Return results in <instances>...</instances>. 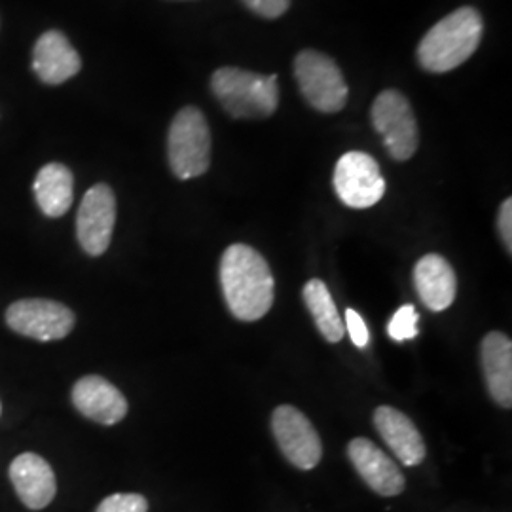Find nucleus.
<instances>
[{
	"mask_svg": "<svg viewBox=\"0 0 512 512\" xmlns=\"http://www.w3.org/2000/svg\"><path fill=\"white\" fill-rule=\"evenodd\" d=\"M116 224V198L109 184L92 186L80 203L76 217V238L84 253L101 256L109 249Z\"/></svg>",
	"mask_w": 512,
	"mask_h": 512,
	"instance_id": "10",
	"label": "nucleus"
},
{
	"mask_svg": "<svg viewBox=\"0 0 512 512\" xmlns=\"http://www.w3.org/2000/svg\"><path fill=\"white\" fill-rule=\"evenodd\" d=\"M374 425L404 467H416L427 456V448L418 427L401 410L393 406L376 408Z\"/></svg>",
	"mask_w": 512,
	"mask_h": 512,
	"instance_id": "15",
	"label": "nucleus"
},
{
	"mask_svg": "<svg viewBox=\"0 0 512 512\" xmlns=\"http://www.w3.org/2000/svg\"><path fill=\"white\" fill-rule=\"evenodd\" d=\"M334 192L351 209H368L384 198V175L378 162L359 150L346 152L334 167Z\"/></svg>",
	"mask_w": 512,
	"mask_h": 512,
	"instance_id": "7",
	"label": "nucleus"
},
{
	"mask_svg": "<svg viewBox=\"0 0 512 512\" xmlns=\"http://www.w3.org/2000/svg\"><path fill=\"white\" fill-rule=\"evenodd\" d=\"M211 92L220 107L238 120L270 118L279 107L277 74L222 67L211 76Z\"/></svg>",
	"mask_w": 512,
	"mask_h": 512,
	"instance_id": "3",
	"label": "nucleus"
},
{
	"mask_svg": "<svg viewBox=\"0 0 512 512\" xmlns=\"http://www.w3.org/2000/svg\"><path fill=\"white\" fill-rule=\"evenodd\" d=\"M484 35V19L473 6H461L433 25L421 38L416 57L431 74L454 71L475 55Z\"/></svg>",
	"mask_w": 512,
	"mask_h": 512,
	"instance_id": "2",
	"label": "nucleus"
},
{
	"mask_svg": "<svg viewBox=\"0 0 512 512\" xmlns=\"http://www.w3.org/2000/svg\"><path fill=\"white\" fill-rule=\"evenodd\" d=\"M370 118L393 160L406 162L416 154L420 147V129L404 93L391 88L384 90L374 99Z\"/></svg>",
	"mask_w": 512,
	"mask_h": 512,
	"instance_id": "6",
	"label": "nucleus"
},
{
	"mask_svg": "<svg viewBox=\"0 0 512 512\" xmlns=\"http://www.w3.org/2000/svg\"><path fill=\"white\" fill-rule=\"evenodd\" d=\"M344 327L348 329L349 338H351V342L357 346L359 349H365L368 346V342H370V334H368V329H366L365 321H363V317L357 313L355 310H346V321H344Z\"/></svg>",
	"mask_w": 512,
	"mask_h": 512,
	"instance_id": "23",
	"label": "nucleus"
},
{
	"mask_svg": "<svg viewBox=\"0 0 512 512\" xmlns=\"http://www.w3.org/2000/svg\"><path fill=\"white\" fill-rule=\"evenodd\" d=\"M414 285L423 306L431 311L448 310L458 293L456 272L440 255L421 256L414 268Z\"/></svg>",
	"mask_w": 512,
	"mask_h": 512,
	"instance_id": "16",
	"label": "nucleus"
},
{
	"mask_svg": "<svg viewBox=\"0 0 512 512\" xmlns=\"http://www.w3.org/2000/svg\"><path fill=\"white\" fill-rule=\"evenodd\" d=\"M294 78L308 105L319 112L334 114L346 109L349 88L342 69L327 54L302 50L294 57Z\"/></svg>",
	"mask_w": 512,
	"mask_h": 512,
	"instance_id": "5",
	"label": "nucleus"
},
{
	"mask_svg": "<svg viewBox=\"0 0 512 512\" xmlns=\"http://www.w3.org/2000/svg\"><path fill=\"white\" fill-rule=\"evenodd\" d=\"M74 321V313L67 306L42 298L19 300L6 310L8 327L38 342L63 340L74 329Z\"/></svg>",
	"mask_w": 512,
	"mask_h": 512,
	"instance_id": "8",
	"label": "nucleus"
},
{
	"mask_svg": "<svg viewBox=\"0 0 512 512\" xmlns=\"http://www.w3.org/2000/svg\"><path fill=\"white\" fill-rule=\"evenodd\" d=\"M0 412H2V408H0Z\"/></svg>",
	"mask_w": 512,
	"mask_h": 512,
	"instance_id": "25",
	"label": "nucleus"
},
{
	"mask_svg": "<svg viewBox=\"0 0 512 512\" xmlns=\"http://www.w3.org/2000/svg\"><path fill=\"white\" fill-rule=\"evenodd\" d=\"M10 480L16 488L21 503L31 509H46L57 492L54 469L37 454H21L10 463Z\"/></svg>",
	"mask_w": 512,
	"mask_h": 512,
	"instance_id": "13",
	"label": "nucleus"
},
{
	"mask_svg": "<svg viewBox=\"0 0 512 512\" xmlns=\"http://www.w3.org/2000/svg\"><path fill=\"white\" fill-rule=\"evenodd\" d=\"M482 372L490 397L503 408L512 406V342L503 332H490L480 348Z\"/></svg>",
	"mask_w": 512,
	"mask_h": 512,
	"instance_id": "17",
	"label": "nucleus"
},
{
	"mask_svg": "<svg viewBox=\"0 0 512 512\" xmlns=\"http://www.w3.org/2000/svg\"><path fill=\"white\" fill-rule=\"evenodd\" d=\"M348 456L366 486L382 497H395L404 492L406 480L399 465L372 440L353 439L348 444Z\"/></svg>",
	"mask_w": 512,
	"mask_h": 512,
	"instance_id": "11",
	"label": "nucleus"
},
{
	"mask_svg": "<svg viewBox=\"0 0 512 512\" xmlns=\"http://www.w3.org/2000/svg\"><path fill=\"white\" fill-rule=\"evenodd\" d=\"M82 69V59L61 31H46L33 50V71L48 86H61Z\"/></svg>",
	"mask_w": 512,
	"mask_h": 512,
	"instance_id": "14",
	"label": "nucleus"
},
{
	"mask_svg": "<svg viewBox=\"0 0 512 512\" xmlns=\"http://www.w3.org/2000/svg\"><path fill=\"white\" fill-rule=\"evenodd\" d=\"M272 431L283 456L300 471H311L323 458L321 437L298 408L279 406L272 414Z\"/></svg>",
	"mask_w": 512,
	"mask_h": 512,
	"instance_id": "9",
	"label": "nucleus"
},
{
	"mask_svg": "<svg viewBox=\"0 0 512 512\" xmlns=\"http://www.w3.org/2000/svg\"><path fill=\"white\" fill-rule=\"evenodd\" d=\"M253 14L264 19H277L287 14L291 0H241Z\"/></svg>",
	"mask_w": 512,
	"mask_h": 512,
	"instance_id": "22",
	"label": "nucleus"
},
{
	"mask_svg": "<svg viewBox=\"0 0 512 512\" xmlns=\"http://www.w3.org/2000/svg\"><path fill=\"white\" fill-rule=\"evenodd\" d=\"M73 404L84 418L101 425H116L128 414L122 391L101 376L80 378L73 387Z\"/></svg>",
	"mask_w": 512,
	"mask_h": 512,
	"instance_id": "12",
	"label": "nucleus"
},
{
	"mask_svg": "<svg viewBox=\"0 0 512 512\" xmlns=\"http://www.w3.org/2000/svg\"><path fill=\"white\" fill-rule=\"evenodd\" d=\"M220 285L228 310L239 321H258L274 306V274L266 258L251 245L234 243L224 251Z\"/></svg>",
	"mask_w": 512,
	"mask_h": 512,
	"instance_id": "1",
	"label": "nucleus"
},
{
	"mask_svg": "<svg viewBox=\"0 0 512 512\" xmlns=\"http://www.w3.org/2000/svg\"><path fill=\"white\" fill-rule=\"evenodd\" d=\"M497 230L501 241L507 249V253H512V200H505L499 207V215H497Z\"/></svg>",
	"mask_w": 512,
	"mask_h": 512,
	"instance_id": "24",
	"label": "nucleus"
},
{
	"mask_svg": "<svg viewBox=\"0 0 512 512\" xmlns=\"http://www.w3.org/2000/svg\"><path fill=\"white\" fill-rule=\"evenodd\" d=\"M302 293H304V302L323 338L330 344L340 342L346 334V327H344V321L340 319V313L334 304L329 287L321 279H311L304 285Z\"/></svg>",
	"mask_w": 512,
	"mask_h": 512,
	"instance_id": "19",
	"label": "nucleus"
},
{
	"mask_svg": "<svg viewBox=\"0 0 512 512\" xmlns=\"http://www.w3.org/2000/svg\"><path fill=\"white\" fill-rule=\"evenodd\" d=\"M33 192H35L40 211L46 217H50V219L63 217L73 205V171L63 164L44 165L38 171L37 179L33 184Z\"/></svg>",
	"mask_w": 512,
	"mask_h": 512,
	"instance_id": "18",
	"label": "nucleus"
},
{
	"mask_svg": "<svg viewBox=\"0 0 512 512\" xmlns=\"http://www.w3.org/2000/svg\"><path fill=\"white\" fill-rule=\"evenodd\" d=\"M95 512H148V501L141 494L109 495Z\"/></svg>",
	"mask_w": 512,
	"mask_h": 512,
	"instance_id": "21",
	"label": "nucleus"
},
{
	"mask_svg": "<svg viewBox=\"0 0 512 512\" xmlns=\"http://www.w3.org/2000/svg\"><path fill=\"white\" fill-rule=\"evenodd\" d=\"M418 321H420V315L416 308L412 304H406L391 317L387 332L395 342L412 340L418 336Z\"/></svg>",
	"mask_w": 512,
	"mask_h": 512,
	"instance_id": "20",
	"label": "nucleus"
},
{
	"mask_svg": "<svg viewBox=\"0 0 512 512\" xmlns=\"http://www.w3.org/2000/svg\"><path fill=\"white\" fill-rule=\"evenodd\" d=\"M211 128L202 110L183 107L175 114L167 133V160L181 181L202 177L211 165Z\"/></svg>",
	"mask_w": 512,
	"mask_h": 512,
	"instance_id": "4",
	"label": "nucleus"
}]
</instances>
